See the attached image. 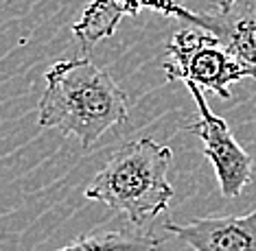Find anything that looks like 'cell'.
Instances as JSON below:
<instances>
[{"instance_id": "6da1fadb", "label": "cell", "mask_w": 256, "mask_h": 251, "mask_svg": "<svg viewBox=\"0 0 256 251\" xmlns=\"http://www.w3.org/2000/svg\"><path fill=\"white\" fill-rule=\"evenodd\" d=\"M38 122L46 129L79 138L90 149L103 133L127 120V94L108 70L88 57L57 61L46 72Z\"/></svg>"}, {"instance_id": "7a4b0ae2", "label": "cell", "mask_w": 256, "mask_h": 251, "mask_svg": "<svg viewBox=\"0 0 256 251\" xmlns=\"http://www.w3.org/2000/svg\"><path fill=\"white\" fill-rule=\"evenodd\" d=\"M171 162L173 151L156 140H130L96 173L86 188V199L106 203L136 227L147 225L164 212L176 195L166 179Z\"/></svg>"}, {"instance_id": "3957f363", "label": "cell", "mask_w": 256, "mask_h": 251, "mask_svg": "<svg viewBox=\"0 0 256 251\" xmlns=\"http://www.w3.org/2000/svg\"><path fill=\"white\" fill-rule=\"evenodd\" d=\"M168 59L162 63L168 83H195L202 90L230 98V85L250 77L248 68L206 28H180L166 44Z\"/></svg>"}, {"instance_id": "277c9868", "label": "cell", "mask_w": 256, "mask_h": 251, "mask_svg": "<svg viewBox=\"0 0 256 251\" xmlns=\"http://www.w3.org/2000/svg\"><path fill=\"white\" fill-rule=\"evenodd\" d=\"M186 87H188L193 101L197 103L200 120L186 125L184 129L195 133V136L202 140L204 155L208 157V162H210L214 168L221 195H224L226 199L238 197L246 190V186L252 182V173H254L252 155L236 142V138L232 136L228 122L208 107L202 87L195 83H186Z\"/></svg>"}, {"instance_id": "5b68a950", "label": "cell", "mask_w": 256, "mask_h": 251, "mask_svg": "<svg viewBox=\"0 0 256 251\" xmlns=\"http://www.w3.org/2000/svg\"><path fill=\"white\" fill-rule=\"evenodd\" d=\"M176 17L214 33L256 79V0H219L214 13L188 11L178 4Z\"/></svg>"}, {"instance_id": "8992f818", "label": "cell", "mask_w": 256, "mask_h": 251, "mask_svg": "<svg viewBox=\"0 0 256 251\" xmlns=\"http://www.w3.org/2000/svg\"><path fill=\"white\" fill-rule=\"evenodd\" d=\"M164 230L195 251H256V210L246 217L193 219L184 225L168 221Z\"/></svg>"}, {"instance_id": "52a82bcc", "label": "cell", "mask_w": 256, "mask_h": 251, "mask_svg": "<svg viewBox=\"0 0 256 251\" xmlns=\"http://www.w3.org/2000/svg\"><path fill=\"white\" fill-rule=\"evenodd\" d=\"M140 9H154L162 15H176L178 4L173 0H92L84 9L79 22L72 24L81 50L88 55L92 46L112 37L123 15H138Z\"/></svg>"}, {"instance_id": "ba28073f", "label": "cell", "mask_w": 256, "mask_h": 251, "mask_svg": "<svg viewBox=\"0 0 256 251\" xmlns=\"http://www.w3.org/2000/svg\"><path fill=\"white\" fill-rule=\"evenodd\" d=\"M160 243L151 234L130 230H96L74 238L70 245L55 251H158Z\"/></svg>"}]
</instances>
